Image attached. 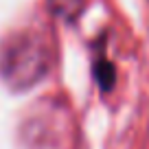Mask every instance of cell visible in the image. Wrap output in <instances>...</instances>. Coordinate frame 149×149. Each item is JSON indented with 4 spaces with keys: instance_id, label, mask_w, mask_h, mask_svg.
Returning <instances> with one entry per match:
<instances>
[{
    "instance_id": "cell-1",
    "label": "cell",
    "mask_w": 149,
    "mask_h": 149,
    "mask_svg": "<svg viewBox=\"0 0 149 149\" xmlns=\"http://www.w3.org/2000/svg\"><path fill=\"white\" fill-rule=\"evenodd\" d=\"M48 70V46L42 35L20 31L0 46V74L13 90L35 86Z\"/></svg>"
},
{
    "instance_id": "cell-2",
    "label": "cell",
    "mask_w": 149,
    "mask_h": 149,
    "mask_svg": "<svg viewBox=\"0 0 149 149\" xmlns=\"http://www.w3.org/2000/svg\"><path fill=\"white\" fill-rule=\"evenodd\" d=\"M94 79H97V84H99L101 90H110L112 86H114V79H116L114 66L107 59H103V57H97V59H94Z\"/></svg>"
}]
</instances>
